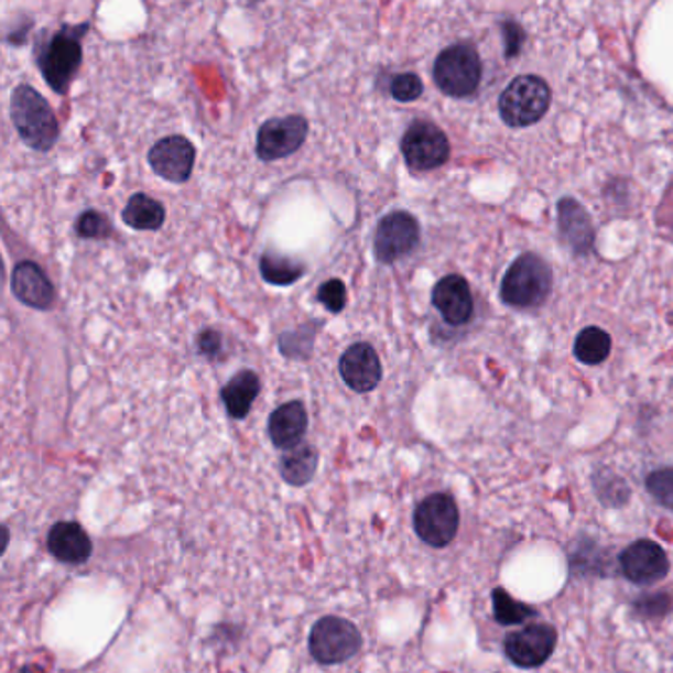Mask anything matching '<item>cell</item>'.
Here are the masks:
<instances>
[{
  "mask_svg": "<svg viewBox=\"0 0 673 673\" xmlns=\"http://www.w3.org/2000/svg\"><path fill=\"white\" fill-rule=\"evenodd\" d=\"M672 608V598L665 593H655L648 597L638 598L634 603V610L644 618H660L670 612Z\"/></svg>",
  "mask_w": 673,
  "mask_h": 673,
  "instance_id": "f546056e",
  "label": "cell"
},
{
  "mask_svg": "<svg viewBox=\"0 0 673 673\" xmlns=\"http://www.w3.org/2000/svg\"><path fill=\"white\" fill-rule=\"evenodd\" d=\"M433 77L436 87L445 96H473L480 86L482 62L473 46L455 44L438 54L433 67Z\"/></svg>",
  "mask_w": 673,
  "mask_h": 673,
  "instance_id": "277c9868",
  "label": "cell"
},
{
  "mask_svg": "<svg viewBox=\"0 0 673 673\" xmlns=\"http://www.w3.org/2000/svg\"><path fill=\"white\" fill-rule=\"evenodd\" d=\"M316 298L328 313L340 314L348 304V289H346L341 279H328L318 289Z\"/></svg>",
  "mask_w": 673,
  "mask_h": 673,
  "instance_id": "f1b7e54d",
  "label": "cell"
},
{
  "mask_svg": "<svg viewBox=\"0 0 673 673\" xmlns=\"http://www.w3.org/2000/svg\"><path fill=\"white\" fill-rule=\"evenodd\" d=\"M557 645V630L550 625H530L512 632L503 642L506 655L523 670L540 667L550 660Z\"/></svg>",
  "mask_w": 673,
  "mask_h": 673,
  "instance_id": "8fae6325",
  "label": "cell"
},
{
  "mask_svg": "<svg viewBox=\"0 0 673 673\" xmlns=\"http://www.w3.org/2000/svg\"><path fill=\"white\" fill-rule=\"evenodd\" d=\"M308 137V121L303 115H285L267 119L257 133L259 161H283L303 146Z\"/></svg>",
  "mask_w": 673,
  "mask_h": 673,
  "instance_id": "9c48e42d",
  "label": "cell"
},
{
  "mask_svg": "<svg viewBox=\"0 0 673 673\" xmlns=\"http://www.w3.org/2000/svg\"><path fill=\"white\" fill-rule=\"evenodd\" d=\"M560 231L565 243L577 256H585L595 243V229L588 219V214L575 199L565 198L560 202Z\"/></svg>",
  "mask_w": 673,
  "mask_h": 673,
  "instance_id": "d6986e66",
  "label": "cell"
},
{
  "mask_svg": "<svg viewBox=\"0 0 673 673\" xmlns=\"http://www.w3.org/2000/svg\"><path fill=\"white\" fill-rule=\"evenodd\" d=\"M269 438L276 448L291 451L303 445L304 435L308 431V413L303 401L294 399L276 408L269 417Z\"/></svg>",
  "mask_w": 673,
  "mask_h": 673,
  "instance_id": "e0dca14e",
  "label": "cell"
},
{
  "mask_svg": "<svg viewBox=\"0 0 673 673\" xmlns=\"http://www.w3.org/2000/svg\"><path fill=\"white\" fill-rule=\"evenodd\" d=\"M553 286L551 269L533 253L518 257L502 281L503 303L518 308H531L545 303Z\"/></svg>",
  "mask_w": 673,
  "mask_h": 673,
  "instance_id": "3957f363",
  "label": "cell"
},
{
  "mask_svg": "<svg viewBox=\"0 0 673 673\" xmlns=\"http://www.w3.org/2000/svg\"><path fill=\"white\" fill-rule=\"evenodd\" d=\"M20 673H46L42 667H36V665H26V667H22Z\"/></svg>",
  "mask_w": 673,
  "mask_h": 673,
  "instance_id": "1f68e13d",
  "label": "cell"
},
{
  "mask_svg": "<svg viewBox=\"0 0 673 673\" xmlns=\"http://www.w3.org/2000/svg\"><path fill=\"white\" fill-rule=\"evenodd\" d=\"M48 551L66 565H82L91 557L94 543L77 522H59L50 530Z\"/></svg>",
  "mask_w": 673,
  "mask_h": 673,
  "instance_id": "ac0fdd59",
  "label": "cell"
},
{
  "mask_svg": "<svg viewBox=\"0 0 673 673\" xmlns=\"http://www.w3.org/2000/svg\"><path fill=\"white\" fill-rule=\"evenodd\" d=\"M433 304L446 323L460 326L475 313V298L465 276L446 275L433 289Z\"/></svg>",
  "mask_w": 673,
  "mask_h": 673,
  "instance_id": "2e32d148",
  "label": "cell"
},
{
  "mask_svg": "<svg viewBox=\"0 0 673 673\" xmlns=\"http://www.w3.org/2000/svg\"><path fill=\"white\" fill-rule=\"evenodd\" d=\"M89 30L84 24H64L57 30H42L34 44V59L40 74L57 96H66L84 62L82 40Z\"/></svg>",
  "mask_w": 673,
  "mask_h": 673,
  "instance_id": "6da1fadb",
  "label": "cell"
},
{
  "mask_svg": "<svg viewBox=\"0 0 673 673\" xmlns=\"http://www.w3.org/2000/svg\"><path fill=\"white\" fill-rule=\"evenodd\" d=\"M421 241V228L415 216L395 209L383 216L373 236V256L383 265H393L399 259L411 256Z\"/></svg>",
  "mask_w": 673,
  "mask_h": 673,
  "instance_id": "ba28073f",
  "label": "cell"
},
{
  "mask_svg": "<svg viewBox=\"0 0 673 673\" xmlns=\"http://www.w3.org/2000/svg\"><path fill=\"white\" fill-rule=\"evenodd\" d=\"M261 393V380L253 370H241L221 388V401L231 419H246Z\"/></svg>",
  "mask_w": 673,
  "mask_h": 673,
  "instance_id": "ffe728a7",
  "label": "cell"
},
{
  "mask_svg": "<svg viewBox=\"0 0 673 673\" xmlns=\"http://www.w3.org/2000/svg\"><path fill=\"white\" fill-rule=\"evenodd\" d=\"M423 82L417 74H398L389 84V94L399 101V104H411L417 101L419 97L423 96Z\"/></svg>",
  "mask_w": 673,
  "mask_h": 673,
  "instance_id": "83f0119b",
  "label": "cell"
},
{
  "mask_svg": "<svg viewBox=\"0 0 673 673\" xmlns=\"http://www.w3.org/2000/svg\"><path fill=\"white\" fill-rule=\"evenodd\" d=\"M413 525L419 538L431 547H446L455 540L460 525V513L455 498L448 493H431L423 502L419 503Z\"/></svg>",
  "mask_w": 673,
  "mask_h": 673,
  "instance_id": "52a82bcc",
  "label": "cell"
},
{
  "mask_svg": "<svg viewBox=\"0 0 673 673\" xmlns=\"http://www.w3.org/2000/svg\"><path fill=\"white\" fill-rule=\"evenodd\" d=\"M121 218H123L124 226L137 229V231H156L162 228L166 219V209L159 199L139 192L129 198Z\"/></svg>",
  "mask_w": 673,
  "mask_h": 673,
  "instance_id": "44dd1931",
  "label": "cell"
},
{
  "mask_svg": "<svg viewBox=\"0 0 673 673\" xmlns=\"http://www.w3.org/2000/svg\"><path fill=\"white\" fill-rule=\"evenodd\" d=\"M610 346L612 340L608 333L598 326H588L575 340V356L587 366H598L610 356Z\"/></svg>",
  "mask_w": 673,
  "mask_h": 673,
  "instance_id": "cb8c5ba5",
  "label": "cell"
},
{
  "mask_svg": "<svg viewBox=\"0 0 673 673\" xmlns=\"http://www.w3.org/2000/svg\"><path fill=\"white\" fill-rule=\"evenodd\" d=\"M551 105V89L538 76H520L503 89L500 115L510 127H530L543 119Z\"/></svg>",
  "mask_w": 673,
  "mask_h": 673,
  "instance_id": "5b68a950",
  "label": "cell"
},
{
  "mask_svg": "<svg viewBox=\"0 0 673 673\" xmlns=\"http://www.w3.org/2000/svg\"><path fill=\"white\" fill-rule=\"evenodd\" d=\"M10 289L17 301L34 311H50L56 303V289L44 269L34 261H20L12 269Z\"/></svg>",
  "mask_w": 673,
  "mask_h": 673,
  "instance_id": "9a60e30c",
  "label": "cell"
},
{
  "mask_svg": "<svg viewBox=\"0 0 673 673\" xmlns=\"http://www.w3.org/2000/svg\"><path fill=\"white\" fill-rule=\"evenodd\" d=\"M259 271L263 281L269 285L291 286L306 273V265L291 259V257L276 256L273 251H267L259 261Z\"/></svg>",
  "mask_w": 673,
  "mask_h": 673,
  "instance_id": "603a6c76",
  "label": "cell"
},
{
  "mask_svg": "<svg viewBox=\"0 0 673 673\" xmlns=\"http://www.w3.org/2000/svg\"><path fill=\"white\" fill-rule=\"evenodd\" d=\"M492 607L493 618L502 626L523 625L538 615L535 608L510 597L503 588H493Z\"/></svg>",
  "mask_w": 673,
  "mask_h": 673,
  "instance_id": "d4e9b609",
  "label": "cell"
},
{
  "mask_svg": "<svg viewBox=\"0 0 673 673\" xmlns=\"http://www.w3.org/2000/svg\"><path fill=\"white\" fill-rule=\"evenodd\" d=\"M76 234L82 239H109L113 228L105 214L97 209H86L76 219Z\"/></svg>",
  "mask_w": 673,
  "mask_h": 673,
  "instance_id": "484cf974",
  "label": "cell"
},
{
  "mask_svg": "<svg viewBox=\"0 0 673 673\" xmlns=\"http://www.w3.org/2000/svg\"><path fill=\"white\" fill-rule=\"evenodd\" d=\"M645 488L648 492L652 493L655 502L673 512V466L654 470L652 475L648 476Z\"/></svg>",
  "mask_w": 673,
  "mask_h": 673,
  "instance_id": "4316f807",
  "label": "cell"
},
{
  "mask_svg": "<svg viewBox=\"0 0 673 673\" xmlns=\"http://www.w3.org/2000/svg\"><path fill=\"white\" fill-rule=\"evenodd\" d=\"M361 642V632L351 620L324 617L311 630L308 650L318 664H344L360 652Z\"/></svg>",
  "mask_w": 673,
  "mask_h": 673,
  "instance_id": "8992f818",
  "label": "cell"
},
{
  "mask_svg": "<svg viewBox=\"0 0 673 673\" xmlns=\"http://www.w3.org/2000/svg\"><path fill=\"white\" fill-rule=\"evenodd\" d=\"M279 468H281V476H283L285 482L291 484V486H306L316 475L318 451L308 443L294 446L281 456Z\"/></svg>",
  "mask_w": 673,
  "mask_h": 673,
  "instance_id": "7402d4cb",
  "label": "cell"
},
{
  "mask_svg": "<svg viewBox=\"0 0 673 673\" xmlns=\"http://www.w3.org/2000/svg\"><path fill=\"white\" fill-rule=\"evenodd\" d=\"M341 380L356 393H370L383 378L380 356L368 341H356L341 354L338 363Z\"/></svg>",
  "mask_w": 673,
  "mask_h": 673,
  "instance_id": "5bb4252c",
  "label": "cell"
},
{
  "mask_svg": "<svg viewBox=\"0 0 673 673\" xmlns=\"http://www.w3.org/2000/svg\"><path fill=\"white\" fill-rule=\"evenodd\" d=\"M10 121L30 149L48 152L59 139V123L52 105L29 84H20L10 96Z\"/></svg>",
  "mask_w": 673,
  "mask_h": 673,
  "instance_id": "7a4b0ae2",
  "label": "cell"
},
{
  "mask_svg": "<svg viewBox=\"0 0 673 673\" xmlns=\"http://www.w3.org/2000/svg\"><path fill=\"white\" fill-rule=\"evenodd\" d=\"M149 164L154 174L172 184L191 181L196 164V146L182 134L164 137L149 151Z\"/></svg>",
  "mask_w": 673,
  "mask_h": 673,
  "instance_id": "4fadbf2b",
  "label": "cell"
},
{
  "mask_svg": "<svg viewBox=\"0 0 673 673\" xmlns=\"http://www.w3.org/2000/svg\"><path fill=\"white\" fill-rule=\"evenodd\" d=\"M221 350H224V338H221V334H219L218 330L206 328V330L199 333L198 351L204 358H208V360H218Z\"/></svg>",
  "mask_w": 673,
  "mask_h": 673,
  "instance_id": "4dcf8cb0",
  "label": "cell"
},
{
  "mask_svg": "<svg viewBox=\"0 0 673 673\" xmlns=\"http://www.w3.org/2000/svg\"><path fill=\"white\" fill-rule=\"evenodd\" d=\"M401 152L411 171H435L448 161L451 144L435 123L415 121L401 139Z\"/></svg>",
  "mask_w": 673,
  "mask_h": 673,
  "instance_id": "30bf717a",
  "label": "cell"
},
{
  "mask_svg": "<svg viewBox=\"0 0 673 673\" xmlns=\"http://www.w3.org/2000/svg\"><path fill=\"white\" fill-rule=\"evenodd\" d=\"M620 569L625 573V577L640 585V587H650L660 580H664L670 573V560L667 553L662 550V545H658L652 540H640L630 543L622 553H620Z\"/></svg>",
  "mask_w": 673,
  "mask_h": 673,
  "instance_id": "7c38bea8",
  "label": "cell"
}]
</instances>
